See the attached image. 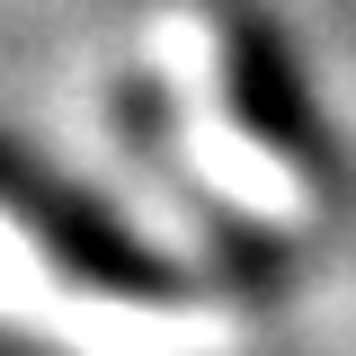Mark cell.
<instances>
[{"instance_id":"obj_2","label":"cell","mask_w":356,"mask_h":356,"mask_svg":"<svg viewBox=\"0 0 356 356\" xmlns=\"http://www.w3.org/2000/svg\"><path fill=\"white\" fill-rule=\"evenodd\" d=\"M152 63H161V89H170V107H178V161L205 178L232 214L267 222V232L312 222V187H303V170H294L276 143H259V134L232 116L214 18H196V9H161V18H152Z\"/></svg>"},{"instance_id":"obj_1","label":"cell","mask_w":356,"mask_h":356,"mask_svg":"<svg viewBox=\"0 0 356 356\" xmlns=\"http://www.w3.org/2000/svg\"><path fill=\"white\" fill-rule=\"evenodd\" d=\"M0 330L44 356H241V321L222 303L98 294L44 259L9 205H0Z\"/></svg>"}]
</instances>
